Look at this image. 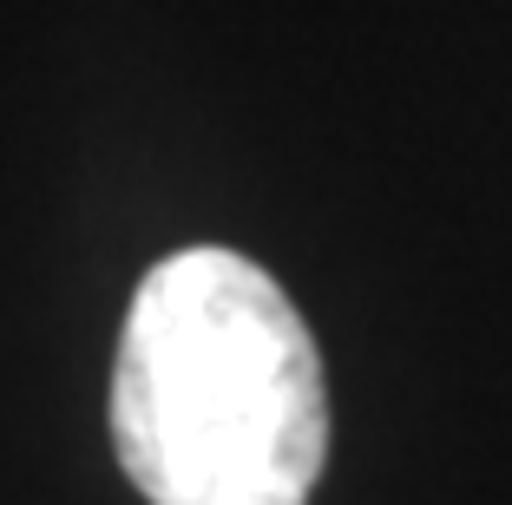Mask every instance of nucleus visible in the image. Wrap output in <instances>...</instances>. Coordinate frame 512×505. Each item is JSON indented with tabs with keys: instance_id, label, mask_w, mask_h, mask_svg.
Listing matches in <instances>:
<instances>
[{
	"instance_id": "f257e3e1",
	"label": "nucleus",
	"mask_w": 512,
	"mask_h": 505,
	"mask_svg": "<svg viewBox=\"0 0 512 505\" xmlns=\"http://www.w3.org/2000/svg\"><path fill=\"white\" fill-rule=\"evenodd\" d=\"M112 453L145 505H309L329 381L270 269L217 243L145 269L112 361Z\"/></svg>"
}]
</instances>
